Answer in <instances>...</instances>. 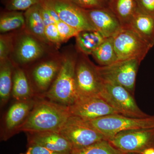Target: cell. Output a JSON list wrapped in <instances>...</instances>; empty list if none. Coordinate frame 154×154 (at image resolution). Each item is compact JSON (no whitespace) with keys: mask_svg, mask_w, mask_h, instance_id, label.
<instances>
[{"mask_svg":"<svg viewBox=\"0 0 154 154\" xmlns=\"http://www.w3.org/2000/svg\"><path fill=\"white\" fill-rule=\"evenodd\" d=\"M27 150L20 154H70L69 153L59 152L53 151L49 149L37 145H30L27 146Z\"/></svg>","mask_w":154,"mask_h":154,"instance_id":"obj_31","label":"cell"},{"mask_svg":"<svg viewBox=\"0 0 154 154\" xmlns=\"http://www.w3.org/2000/svg\"><path fill=\"white\" fill-rule=\"evenodd\" d=\"M14 32L0 35V61L10 58L14 46Z\"/></svg>","mask_w":154,"mask_h":154,"instance_id":"obj_26","label":"cell"},{"mask_svg":"<svg viewBox=\"0 0 154 154\" xmlns=\"http://www.w3.org/2000/svg\"><path fill=\"white\" fill-rule=\"evenodd\" d=\"M141 154H154V148H150L146 149Z\"/></svg>","mask_w":154,"mask_h":154,"instance_id":"obj_33","label":"cell"},{"mask_svg":"<svg viewBox=\"0 0 154 154\" xmlns=\"http://www.w3.org/2000/svg\"><path fill=\"white\" fill-rule=\"evenodd\" d=\"M105 38L98 30L79 31L75 37V48L79 52L86 55H92Z\"/></svg>","mask_w":154,"mask_h":154,"instance_id":"obj_20","label":"cell"},{"mask_svg":"<svg viewBox=\"0 0 154 154\" xmlns=\"http://www.w3.org/2000/svg\"><path fill=\"white\" fill-rule=\"evenodd\" d=\"M109 7L119 20L122 28L129 26L138 10L136 0H113L109 2Z\"/></svg>","mask_w":154,"mask_h":154,"instance_id":"obj_22","label":"cell"},{"mask_svg":"<svg viewBox=\"0 0 154 154\" xmlns=\"http://www.w3.org/2000/svg\"><path fill=\"white\" fill-rule=\"evenodd\" d=\"M60 133L69 142L72 149L82 148L106 140L89 121L75 116L69 117Z\"/></svg>","mask_w":154,"mask_h":154,"instance_id":"obj_8","label":"cell"},{"mask_svg":"<svg viewBox=\"0 0 154 154\" xmlns=\"http://www.w3.org/2000/svg\"><path fill=\"white\" fill-rule=\"evenodd\" d=\"M14 64L10 58L0 61V104L3 107L12 95Z\"/></svg>","mask_w":154,"mask_h":154,"instance_id":"obj_21","label":"cell"},{"mask_svg":"<svg viewBox=\"0 0 154 154\" xmlns=\"http://www.w3.org/2000/svg\"><path fill=\"white\" fill-rule=\"evenodd\" d=\"M128 154H140L133 153H128Z\"/></svg>","mask_w":154,"mask_h":154,"instance_id":"obj_34","label":"cell"},{"mask_svg":"<svg viewBox=\"0 0 154 154\" xmlns=\"http://www.w3.org/2000/svg\"><path fill=\"white\" fill-rule=\"evenodd\" d=\"M88 121L108 140L124 131L154 128V116L136 118L119 114H111Z\"/></svg>","mask_w":154,"mask_h":154,"instance_id":"obj_6","label":"cell"},{"mask_svg":"<svg viewBox=\"0 0 154 154\" xmlns=\"http://www.w3.org/2000/svg\"><path fill=\"white\" fill-rule=\"evenodd\" d=\"M36 97L26 101H16L7 111L1 132V141H7L17 134L19 127L26 120L36 102Z\"/></svg>","mask_w":154,"mask_h":154,"instance_id":"obj_14","label":"cell"},{"mask_svg":"<svg viewBox=\"0 0 154 154\" xmlns=\"http://www.w3.org/2000/svg\"><path fill=\"white\" fill-rule=\"evenodd\" d=\"M113 41L118 61L134 59L141 62L153 47L129 27L122 28Z\"/></svg>","mask_w":154,"mask_h":154,"instance_id":"obj_9","label":"cell"},{"mask_svg":"<svg viewBox=\"0 0 154 154\" xmlns=\"http://www.w3.org/2000/svg\"><path fill=\"white\" fill-rule=\"evenodd\" d=\"M24 15L25 30L40 41L54 46L45 36V25L42 17L39 3L25 11Z\"/></svg>","mask_w":154,"mask_h":154,"instance_id":"obj_18","label":"cell"},{"mask_svg":"<svg viewBox=\"0 0 154 154\" xmlns=\"http://www.w3.org/2000/svg\"><path fill=\"white\" fill-rule=\"evenodd\" d=\"M71 115L68 106L45 98L36 97L33 109L17 130V134L21 132H60Z\"/></svg>","mask_w":154,"mask_h":154,"instance_id":"obj_1","label":"cell"},{"mask_svg":"<svg viewBox=\"0 0 154 154\" xmlns=\"http://www.w3.org/2000/svg\"><path fill=\"white\" fill-rule=\"evenodd\" d=\"M63 61L58 74L42 98L64 106L72 105L78 99L75 70L78 52L75 48H68L62 52Z\"/></svg>","mask_w":154,"mask_h":154,"instance_id":"obj_2","label":"cell"},{"mask_svg":"<svg viewBox=\"0 0 154 154\" xmlns=\"http://www.w3.org/2000/svg\"><path fill=\"white\" fill-rule=\"evenodd\" d=\"M81 8L85 10L109 7V0H69Z\"/></svg>","mask_w":154,"mask_h":154,"instance_id":"obj_28","label":"cell"},{"mask_svg":"<svg viewBox=\"0 0 154 154\" xmlns=\"http://www.w3.org/2000/svg\"><path fill=\"white\" fill-rule=\"evenodd\" d=\"M104 82V88L99 96L118 114L136 118L150 116L141 110L133 95L124 87L115 83Z\"/></svg>","mask_w":154,"mask_h":154,"instance_id":"obj_7","label":"cell"},{"mask_svg":"<svg viewBox=\"0 0 154 154\" xmlns=\"http://www.w3.org/2000/svg\"><path fill=\"white\" fill-rule=\"evenodd\" d=\"M62 61V54L55 50L25 69L36 97L42 98L48 91L58 74Z\"/></svg>","mask_w":154,"mask_h":154,"instance_id":"obj_3","label":"cell"},{"mask_svg":"<svg viewBox=\"0 0 154 154\" xmlns=\"http://www.w3.org/2000/svg\"><path fill=\"white\" fill-rule=\"evenodd\" d=\"M140 62L137 59L119 60L107 66H98L104 82L115 83L134 95L137 75Z\"/></svg>","mask_w":154,"mask_h":154,"instance_id":"obj_10","label":"cell"},{"mask_svg":"<svg viewBox=\"0 0 154 154\" xmlns=\"http://www.w3.org/2000/svg\"><path fill=\"white\" fill-rule=\"evenodd\" d=\"M78 52L75 70L78 98L99 96L104 88V82L99 74L98 66L90 60L88 55Z\"/></svg>","mask_w":154,"mask_h":154,"instance_id":"obj_5","label":"cell"},{"mask_svg":"<svg viewBox=\"0 0 154 154\" xmlns=\"http://www.w3.org/2000/svg\"><path fill=\"white\" fill-rule=\"evenodd\" d=\"M128 27L134 30L142 38L154 46V16L138 10Z\"/></svg>","mask_w":154,"mask_h":154,"instance_id":"obj_19","label":"cell"},{"mask_svg":"<svg viewBox=\"0 0 154 154\" xmlns=\"http://www.w3.org/2000/svg\"><path fill=\"white\" fill-rule=\"evenodd\" d=\"M42 1L55 11L61 21L79 31L96 30L90 21L85 10L78 7L69 0Z\"/></svg>","mask_w":154,"mask_h":154,"instance_id":"obj_12","label":"cell"},{"mask_svg":"<svg viewBox=\"0 0 154 154\" xmlns=\"http://www.w3.org/2000/svg\"><path fill=\"white\" fill-rule=\"evenodd\" d=\"M69 107L71 115L87 121L105 116L118 114L99 96L79 97Z\"/></svg>","mask_w":154,"mask_h":154,"instance_id":"obj_13","label":"cell"},{"mask_svg":"<svg viewBox=\"0 0 154 154\" xmlns=\"http://www.w3.org/2000/svg\"><path fill=\"white\" fill-rule=\"evenodd\" d=\"M113 1V0H109V2H112V1Z\"/></svg>","mask_w":154,"mask_h":154,"instance_id":"obj_35","label":"cell"},{"mask_svg":"<svg viewBox=\"0 0 154 154\" xmlns=\"http://www.w3.org/2000/svg\"><path fill=\"white\" fill-rule=\"evenodd\" d=\"M45 34L48 41L58 49L62 44L56 23L50 24L45 27Z\"/></svg>","mask_w":154,"mask_h":154,"instance_id":"obj_30","label":"cell"},{"mask_svg":"<svg viewBox=\"0 0 154 154\" xmlns=\"http://www.w3.org/2000/svg\"><path fill=\"white\" fill-rule=\"evenodd\" d=\"M6 10L26 11L40 2V0H2Z\"/></svg>","mask_w":154,"mask_h":154,"instance_id":"obj_27","label":"cell"},{"mask_svg":"<svg viewBox=\"0 0 154 154\" xmlns=\"http://www.w3.org/2000/svg\"><path fill=\"white\" fill-rule=\"evenodd\" d=\"M27 146L37 145L59 152L71 153L72 145L60 133L54 131L26 132Z\"/></svg>","mask_w":154,"mask_h":154,"instance_id":"obj_16","label":"cell"},{"mask_svg":"<svg viewBox=\"0 0 154 154\" xmlns=\"http://www.w3.org/2000/svg\"><path fill=\"white\" fill-rule=\"evenodd\" d=\"M56 24L62 43L66 42L72 37H75L79 32L61 20Z\"/></svg>","mask_w":154,"mask_h":154,"instance_id":"obj_29","label":"cell"},{"mask_svg":"<svg viewBox=\"0 0 154 154\" xmlns=\"http://www.w3.org/2000/svg\"><path fill=\"white\" fill-rule=\"evenodd\" d=\"M70 154H128L116 149L107 140L99 141L91 145L72 150Z\"/></svg>","mask_w":154,"mask_h":154,"instance_id":"obj_25","label":"cell"},{"mask_svg":"<svg viewBox=\"0 0 154 154\" xmlns=\"http://www.w3.org/2000/svg\"><path fill=\"white\" fill-rule=\"evenodd\" d=\"M85 11L96 30L105 38L113 37L122 28L119 20L109 7Z\"/></svg>","mask_w":154,"mask_h":154,"instance_id":"obj_15","label":"cell"},{"mask_svg":"<svg viewBox=\"0 0 154 154\" xmlns=\"http://www.w3.org/2000/svg\"><path fill=\"white\" fill-rule=\"evenodd\" d=\"M108 141L122 152L141 154L146 149L154 148V128L124 131Z\"/></svg>","mask_w":154,"mask_h":154,"instance_id":"obj_11","label":"cell"},{"mask_svg":"<svg viewBox=\"0 0 154 154\" xmlns=\"http://www.w3.org/2000/svg\"><path fill=\"white\" fill-rule=\"evenodd\" d=\"M92 55L101 66H107L118 61L113 37L105 38L102 44L92 53Z\"/></svg>","mask_w":154,"mask_h":154,"instance_id":"obj_24","label":"cell"},{"mask_svg":"<svg viewBox=\"0 0 154 154\" xmlns=\"http://www.w3.org/2000/svg\"><path fill=\"white\" fill-rule=\"evenodd\" d=\"M55 50L57 49L40 41L24 28L14 32V46L10 59L14 65L25 69Z\"/></svg>","mask_w":154,"mask_h":154,"instance_id":"obj_4","label":"cell"},{"mask_svg":"<svg viewBox=\"0 0 154 154\" xmlns=\"http://www.w3.org/2000/svg\"><path fill=\"white\" fill-rule=\"evenodd\" d=\"M25 17L22 11L5 10L0 15L1 34L11 33L25 28Z\"/></svg>","mask_w":154,"mask_h":154,"instance_id":"obj_23","label":"cell"},{"mask_svg":"<svg viewBox=\"0 0 154 154\" xmlns=\"http://www.w3.org/2000/svg\"><path fill=\"white\" fill-rule=\"evenodd\" d=\"M16 101H26L36 97L25 69L14 65L12 95Z\"/></svg>","mask_w":154,"mask_h":154,"instance_id":"obj_17","label":"cell"},{"mask_svg":"<svg viewBox=\"0 0 154 154\" xmlns=\"http://www.w3.org/2000/svg\"><path fill=\"white\" fill-rule=\"evenodd\" d=\"M136 2L140 11L154 16V0H136Z\"/></svg>","mask_w":154,"mask_h":154,"instance_id":"obj_32","label":"cell"}]
</instances>
